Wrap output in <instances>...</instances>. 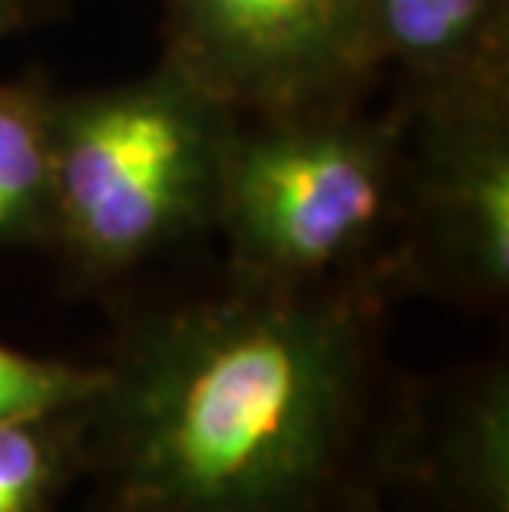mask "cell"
Listing matches in <instances>:
<instances>
[{"label":"cell","instance_id":"obj_1","mask_svg":"<svg viewBox=\"0 0 509 512\" xmlns=\"http://www.w3.org/2000/svg\"><path fill=\"white\" fill-rule=\"evenodd\" d=\"M83 512H374L404 407L374 288L215 265L106 301Z\"/></svg>","mask_w":509,"mask_h":512},{"label":"cell","instance_id":"obj_2","mask_svg":"<svg viewBox=\"0 0 509 512\" xmlns=\"http://www.w3.org/2000/svg\"><path fill=\"white\" fill-rule=\"evenodd\" d=\"M238 113L162 57L113 86L53 96V215L43 252L110 301L215 235Z\"/></svg>","mask_w":509,"mask_h":512},{"label":"cell","instance_id":"obj_3","mask_svg":"<svg viewBox=\"0 0 509 512\" xmlns=\"http://www.w3.org/2000/svg\"><path fill=\"white\" fill-rule=\"evenodd\" d=\"M400 136L394 100L238 116L215 215L225 265L285 288H374L397 304Z\"/></svg>","mask_w":509,"mask_h":512},{"label":"cell","instance_id":"obj_4","mask_svg":"<svg viewBox=\"0 0 509 512\" xmlns=\"http://www.w3.org/2000/svg\"><path fill=\"white\" fill-rule=\"evenodd\" d=\"M400 199L391 288L476 318L509 301V83L397 96Z\"/></svg>","mask_w":509,"mask_h":512},{"label":"cell","instance_id":"obj_5","mask_svg":"<svg viewBox=\"0 0 509 512\" xmlns=\"http://www.w3.org/2000/svg\"><path fill=\"white\" fill-rule=\"evenodd\" d=\"M162 57L238 116L357 106L384 83L371 0H159Z\"/></svg>","mask_w":509,"mask_h":512},{"label":"cell","instance_id":"obj_6","mask_svg":"<svg viewBox=\"0 0 509 512\" xmlns=\"http://www.w3.org/2000/svg\"><path fill=\"white\" fill-rule=\"evenodd\" d=\"M381 503L394 512H509V361L410 374Z\"/></svg>","mask_w":509,"mask_h":512},{"label":"cell","instance_id":"obj_7","mask_svg":"<svg viewBox=\"0 0 509 512\" xmlns=\"http://www.w3.org/2000/svg\"><path fill=\"white\" fill-rule=\"evenodd\" d=\"M397 96L509 83V0H371Z\"/></svg>","mask_w":509,"mask_h":512},{"label":"cell","instance_id":"obj_8","mask_svg":"<svg viewBox=\"0 0 509 512\" xmlns=\"http://www.w3.org/2000/svg\"><path fill=\"white\" fill-rule=\"evenodd\" d=\"M53 86L0 83V248H43L53 215Z\"/></svg>","mask_w":509,"mask_h":512},{"label":"cell","instance_id":"obj_9","mask_svg":"<svg viewBox=\"0 0 509 512\" xmlns=\"http://www.w3.org/2000/svg\"><path fill=\"white\" fill-rule=\"evenodd\" d=\"M86 473V403L0 420V512H60Z\"/></svg>","mask_w":509,"mask_h":512},{"label":"cell","instance_id":"obj_10","mask_svg":"<svg viewBox=\"0 0 509 512\" xmlns=\"http://www.w3.org/2000/svg\"><path fill=\"white\" fill-rule=\"evenodd\" d=\"M103 387L100 364L37 357L0 344V420L40 417L90 403Z\"/></svg>","mask_w":509,"mask_h":512},{"label":"cell","instance_id":"obj_11","mask_svg":"<svg viewBox=\"0 0 509 512\" xmlns=\"http://www.w3.org/2000/svg\"><path fill=\"white\" fill-rule=\"evenodd\" d=\"M73 7V0H0V43L30 27L50 24Z\"/></svg>","mask_w":509,"mask_h":512},{"label":"cell","instance_id":"obj_12","mask_svg":"<svg viewBox=\"0 0 509 512\" xmlns=\"http://www.w3.org/2000/svg\"><path fill=\"white\" fill-rule=\"evenodd\" d=\"M374 512H394V509H387L384 503H377V506H374Z\"/></svg>","mask_w":509,"mask_h":512}]
</instances>
